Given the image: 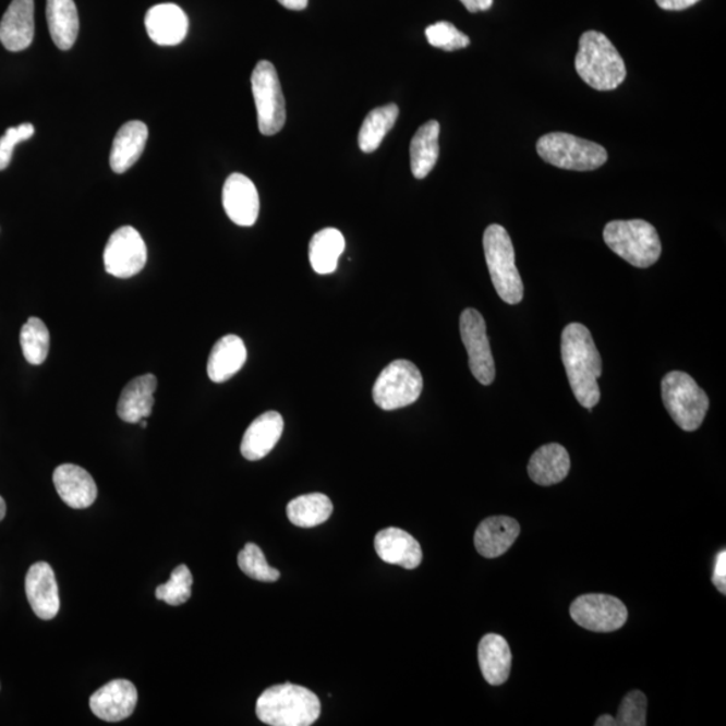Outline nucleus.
I'll list each match as a JSON object with an SVG mask.
<instances>
[{"label": "nucleus", "instance_id": "f704fd0d", "mask_svg": "<svg viewBox=\"0 0 726 726\" xmlns=\"http://www.w3.org/2000/svg\"><path fill=\"white\" fill-rule=\"evenodd\" d=\"M426 39L437 49L453 51L470 45V38L449 22H437L426 27Z\"/></svg>", "mask_w": 726, "mask_h": 726}, {"label": "nucleus", "instance_id": "37998d69", "mask_svg": "<svg viewBox=\"0 0 726 726\" xmlns=\"http://www.w3.org/2000/svg\"><path fill=\"white\" fill-rule=\"evenodd\" d=\"M5 511H8V507H5L4 499L0 497V522L3 521V518L5 517Z\"/></svg>", "mask_w": 726, "mask_h": 726}, {"label": "nucleus", "instance_id": "0eeeda50", "mask_svg": "<svg viewBox=\"0 0 726 726\" xmlns=\"http://www.w3.org/2000/svg\"><path fill=\"white\" fill-rule=\"evenodd\" d=\"M662 399L674 423L686 432H694L704 423L709 397L693 377L683 372L666 374L662 382Z\"/></svg>", "mask_w": 726, "mask_h": 726}, {"label": "nucleus", "instance_id": "f257e3e1", "mask_svg": "<svg viewBox=\"0 0 726 726\" xmlns=\"http://www.w3.org/2000/svg\"><path fill=\"white\" fill-rule=\"evenodd\" d=\"M561 356L576 399L588 409L601 401L597 379L603 362L590 330L581 323H570L561 336Z\"/></svg>", "mask_w": 726, "mask_h": 726}, {"label": "nucleus", "instance_id": "dca6fc26", "mask_svg": "<svg viewBox=\"0 0 726 726\" xmlns=\"http://www.w3.org/2000/svg\"><path fill=\"white\" fill-rule=\"evenodd\" d=\"M149 38L159 46H177L183 43L189 32L186 13L174 3L154 5L144 16Z\"/></svg>", "mask_w": 726, "mask_h": 726}, {"label": "nucleus", "instance_id": "4be33fe9", "mask_svg": "<svg viewBox=\"0 0 726 726\" xmlns=\"http://www.w3.org/2000/svg\"><path fill=\"white\" fill-rule=\"evenodd\" d=\"M158 379L154 374H144L126 384L118 402V414L125 423L135 424L153 413L154 395Z\"/></svg>", "mask_w": 726, "mask_h": 726}, {"label": "nucleus", "instance_id": "7ed1b4c3", "mask_svg": "<svg viewBox=\"0 0 726 726\" xmlns=\"http://www.w3.org/2000/svg\"><path fill=\"white\" fill-rule=\"evenodd\" d=\"M576 72L591 88L607 92L618 88L627 76L625 60L604 34L585 32L579 40Z\"/></svg>", "mask_w": 726, "mask_h": 726}, {"label": "nucleus", "instance_id": "79ce46f5", "mask_svg": "<svg viewBox=\"0 0 726 726\" xmlns=\"http://www.w3.org/2000/svg\"><path fill=\"white\" fill-rule=\"evenodd\" d=\"M595 725L596 726H618V724H616L615 717L609 716V714H603L602 717H598Z\"/></svg>", "mask_w": 726, "mask_h": 726}, {"label": "nucleus", "instance_id": "e433bc0d", "mask_svg": "<svg viewBox=\"0 0 726 726\" xmlns=\"http://www.w3.org/2000/svg\"><path fill=\"white\" fill-rule=\"evenodd\" d=\"M34 132H36V129L31 123L11 126L4 132V135L0 137V171L8 169L10 166L16 144L32 140Z\"/></svg>", "mask_w": 726, "mask_h": 726}, {"label": "nucleus", "instance_id": "ddd939ff", "mask_svg": "<svg viewBox=\"0 0 726 726\" xmlns=\"http://www.w3.org/2000/svg\"><path fill=\"white\" fill-rule=\"evenodd\" d=\"M136 704L137 690L126 679H114L104 685L89 700L95 716L107 723H119L131 717Z\"/></svg>", "mask_w": 726, "mask_h": 726}, {"label": "nucleus", "instance_id": "2f4dec72", "mask_svg": "<svg viewBox=\"0 0 726 726\" xmlns=\"http://www.w3.org/2000/svg\"><path fill=\"white\" fill-rule=\"evenodd\" d=\"M23 356L31 365H43L50 350V332L39 318H28L21 330Z\"/></svg>", "mask_w": 726, "mask_h": 726}, {"label": "nucleus", "instance_id": "b1692460", "mask_svg": "<svg viewBox=\"0 0 726 726\" xmlns=\"http://www.w3.org/2000/svg\"><path fill=\"white\" fill-rule=\"evenodd\" d=\"M569 470V453L557 443L539 448L530 458L528 465L529 476L540 486H553L562 482L568 476Z\"/></svg>", "mask_w": 726, "mask_h": 726}, {"label": "nucleus", "instance_id": "393cba45", "mask_svg": "<svg viewBox=\"0 0 726 726\" xmlns=\"http://www.w3.org/2000/svg\"><path fill=\"white\" fill-rule=\"evenodd\" d=\"M481 671L489 685H504L510 677L512 655L509 643L497 633H487L477 648Z\"/></svg>", "mask_w": 726, "mask_h": 726}, {"label": "nucleus", "instance_id": "f3484780", "mask_svg": "<svg viewBox=\"0 0 726 726\" xmlns=\"http://www.w3.org/2000/svg\"><path fill=\"white\" fill-rule=\"evenodd\" d=\"M34 0H13L0 21V43L9 51H22L33 44Z\"/></svg>", "mask_w": 726, "mask_h": 726}, {"label": "nucleus", "instance_id": "1a4fd4ad", "mask_svg": "<svg viewBox=\"0 0 726 726\" xmlns=\"http://www.w3.org/2000/svg\"><path fill=\"white\" fill-rule=\"evenodd\" d=\"M252 94L257 111L258 130L265 136L278 134L286 124V100L278 72L269 61H261L252 73Z\"/></svg>", "mask_w": 726, "mask_h": 726}, {"label": "nucleus", "instance_id": "a878e982", "mask_svg": "<svg viewBox=\"0 0 726 726\" xmlns=\"http://www.w3.org/2000/svg\"><path fill=\"white\" fill-rule=\"evenodd\" d=\"M246 361L245 343L238 336L223 337L213 348L207 361V376L213 383L222 384L238 374Z\"/></svg>", "mask_w": 726, "mask_h": 726}, {"label": "nucleus", "instance_id": "a19ab883", "mask_svg": "<svg viewBox=\"0 0 726 726\" xmlns=\"http://www.w3.org/2000/svg\"><path fill=\"white\" fill-rule=\"evenodd\" d=\"M278 2L288 10L302 11L307 8L308 0H278Z\"/></svg>", "mask_w": 726, "mask_h": 726}, {"label": "nucleus", "instance_id": "58836bf2", "mask_svg": "<svg viewBox=\"0 0 726 726\" xmlns=\"http://www.w3.org/2000/svg\"><path fill=\"white\" fill-rule=\"evenodd\" d=\"M655 2L661 9L667 11H682L699 3L700 0H655Z\"/></svg>", "mask_w": 726, "mask_h": 726}, {"label": "nucleus", "instance_id": "6ab92c4d", "mask_svg": "<svg viewBox=\"0 0 726 726\" xmlns=\"http://www.w3.org/2000/svg\"><path fill=\"white\" fill-rule=\"evenodd\" d=\"M374 547L383 561L412 570L423 561L422 546L401 529L388 528L377 533Z\"/></svg>", "mask_w": 726, "mask_h": 726}, {"label": "nucleus", "instance_id": "c85d7f7f", "mask_svg": "<svg viewBox=\"0 0 726 726\" xmlns=\"http://www.w3.org/2000/svg\"><path fill=\"white\" fill-rule=\"evenodd\" d=\"M344 245L343 234L338 229H322L310 241L308 257L311 267L319 275L336 273L339 257H341L344 251Z\"/></svg>", "mask_w": 726, "mask_h": 726}, {"label": "nucleus", "instance_id": "f8f14e48", "mask_svg": "<svg viewBox=\"0 0 726 726\" xmlns=\"http://www.w3.org/2000/svg\"><path fill=\"white\" fill-rule=\"evenodd\" d=\"M460 336L469 354L471 373L482 385H492L495 379V362L489 348L486 320L480 311H463L460 315Z\"/></svg>", "mask_w": 726, "mask_h": 726}, {"label": "nucleus", "instance_id": "9d476101", "mask_svg": "<svg viewBox=\"0 0 726 726\" xmlns=\"http://www.w3.org/2000/svg\"><path fill=\"white\" fill-rule=\"evenodd\" d=\"M570 616L580 627L593 632H614L626 625L628 610L618 597L590 593L570 604Z\"/></svg>", "mask_w": 726, "mask_h": 726}, {"label": "nucleus", "instance_id": "2eb2a0df", "mask_svg": "<svg viewBox=\"0 0 726 726\" xmlns=\"http://www.w3.org/2000/svg\"><path fill=\"white\" fill-rule=\"evenodd\" d=\"M25 588L34 614L43 620L55 619L61 603L53 568L48 562L32 565L26 574Z\"/></svg>", "mask_w": 726, "mask_h": 726}, {"label": "nucleus", "instance_id": "9b49d317", "mask_svg": "<svg viewBox=\"0 0 726 726\" xmlns=\"http://www.w3.org/2000/svg\"><path fill=\"white\" fill-rule=\"evenodd\" d=\"M146 263V242L135 228H119L111 234L104 250V265L109 275L119 279H130L142 273Z\"/></svg>", "mask_w": 726, "mask_h": 726}, {"label": "nucleus", "instance_id": "bb28decb", "mask_svg": "<svg viewBox=\"0 0 726 726\" xmlns=\"http://www.w3.org/2000/svg\"><path fill=\"white\" fill-rule=\"evenodd\" d=\"M46 20L57 48L72 49L80 31L78 11L74 0H46Z\"/></svg>", "mask_w": 726, "mask_h": 726}, {"label": "nucleus", "instance_id": "c9c22d12", "mask_svg": "<svg viewBox=\"0 0 726 726\" xmlns=\"http://www.w3.org/2000/svg\"><path fill=\"white\" fill-rule=\"evenodd\" d=\"M615 719L619 726L648 725V699L642 691L632 690L625 697Z\"/></svg>", "mask_w": 726, "mask_h": 726}, {"label": "nucleus", "instance_id": "c756f323", "mask_svg": "<svg viewBox=\"0 0 726 726\" xmlns=\"http://www.w3.org/2000/svg\"><path fill=\"white\" fill-rule=\"evenodd\" d=\"M334 506L325 494H305L287 505V516L295 527L315 528L331 517Z\"/></svg>", "mask_w": 726, "mask_h": 726}, {"label": "nucleus", "instance_id": "423d86ee", "mask_svg": "<svg viewBox=\"0 0 726 726\" xmlns=\"http://www.w3.org/2000/svg\"><path fill=\"white\" fill-rule=\"evenodd\" d=\"M535 147L546 164L562 170H597L608 160L607 149L601 144L565 132H550L541 136Z\"/></svg>", "mask_w": 726, "mask_h": 726}, {"label": "nucleus", "instance_id": "5701e85b", "mask_svg": "<svg viewBox=\"0 0 726 726\" xmlns=\"http://www.w3.org/2000/svg\"><path fill=\"white\" fill-rule=\"evenodd\" d=\"M148 140V129L143 121H129L118 132L111 149V169L124 174L142 157Z\"/></svg>", "mask_w": 726, "mask_h": 726}, {"label": "nucleus", "instance_id": "f03ea898", "mask_svg": "<svg viewBox=\"0 0 726 726\" xmlns=\"http://www.w3.org/2000/svg\"><path fill=\"white\" fill-rule=\"evenodd\" d=\"M320 700L313 691L293 683L273 686L258 697L256 714L270 726H310L320 717Z\"/></svg>", "mask_w": 726, "mask_h": 726}, {"label": "nucleus", "instance_id": "473e14b6", "mask_svg": "<svg viewBox=\"0 0 726 726\" xmlns=\"http://www.w3.org/2000/svg\"><path fill=\"white\" fill-rule=\"evenodd\" d=\"M193 574L186 565H180L172 570L171 578L155 591L159 601L170 605H181L192 597Z\"/></svg>", "mask_w": 726, "mask_h": 726}, {"label": "nucleus", "instance_id": "72a5a7b5", "mask_svg": "<svg viewBox=\"0 0 726 726\" xmlns=\"http://www.w3.org/2000/svg\"><path fill=\"white\" fill-rule=\"evenodd\" d=\"M239 567L246 576L264 583H274L280 579L278 569L269 567L267 558L256 544H246L239 555Z\"/></svg>", "mask_w": 726, "mask_h": 726}, {"label": "nucleus", "instance_id": "aec40b11", "mask_svg": "<svg viewBox=\"0 0 726 726\" xmlns=\"http://www.w3.org/2000/svg\"><path fill=\"white\" fill-rule=\"evenodd\" d=\"M285 429V420L275 411L265 412L245 431L241 441V453L246 460L256 462L267 457L279 443Z\"/></svg>", "mask_w": 726, "mask_h": 726}, {"label": "nucleus", "instance_id": "cd10ccee", "mask_svg": "<svg viewBox=\"0 0 726 726\" xmlns=\"http://www.w3.org/2000/svg\"><path fill=\"white\" fill-rule=\"evenodd\" d=\"M440 124L436 120L426 121L420 126L411 142V169L418 180H424L439 159Z\"/></svg>", "mask_w": 726, "mask_h": 726}, {"label": "nucleus", "instance_id": "4468645a", "mask_svg": "<svg viewBox=\"0 0 726 726\" xmlns=\"http://www.w3.org/2000/svg\"><path fill=\"white\" fill-rule=\"evenodd\" d=\"M222 205L228 217L239 227H252L261 211V198L250 178L234 172L222 189Z\"/></svg>", "mask_w": 726, "mask_h": 726}, {"label": "nucleus", "instance_id": "7c9ffc66", "mask_svg": "<svg viewBox=\"0 0 726 726\" xmlns=\"http://www.w3.org/2000/svg\"><path fill=\"white\" fill-rule=\"evenodd\" d=\"M399 113L400 109L396 104L373 109L361 125L359 135L361 152L365 154L376 152L388 132L394 129Z\"/></svg>", "mask_w": 726, "mask_h": 726}, {"label": "nucleus", "instance_id": "20e7f679", "mask_svg": "<svg viewBox=\"0 0 726 726\" xmlns=\"http://www.w3.org/2000/svg\"><path fill=\"white\" fill-rule=\"evenodd\" d=\"M483 250L495 291L507 304H520L523 282L516 265L515 245L509 233L498 223L484 230Z\"/></svg>", "mask_w": 726, "mask_h": 726}, {"label": "nucleus", "instance_id": "4c0bfd02", "mask_svg": "<svg viewBox=\"0 0 726 726\" xmlns=\"http://www.w3.org/2000/svg\"><path fill=\"white\" fill-rule=\"evenodd\" d=\"M713 584L717 590L726 595V552H719L714 565Z\"/></svg>", "mask_w": 726, "mask_h": 726}, {"label": "nucleus", "instance_id": "39448f33", "mask_svg": "<svg viewBox=\"0 0 726 726\" xmlns=\"http://www.w3.org/2000/svg\"><path fill=\"white\" fill-rule=\"evenodd\" d=\"M603 235L609 250L633 267L649 268L660 261V234L648 221H610L605 225Z\"/></svg>", "mask_w": 726, "mask_h": 726}, {"label": "nucleus", "instance_id": "a211bd4d", "mask_svg": "<svg viewBox=\"0 0 726 726\" xmlns=\"http://www.w3.org/2000/svg\"><path fill=\"white\" fill-rule=\"evenodd\" d=\"M53 483L60 498L72 509H86L95 504L97 486L94 477L83 467L76 464L57 467Z\"/></svg>", "mask_w": 726, "mask_h": 726}, {"label": "nucleus", "instance_id": "ea45409f", "mask_svg": "<svg viewBox=\"0 0 726 726\" xmlns=\"http://www.w3.org/2000/svg\"><path fill=\"white\" fill-rule=\"evenodd\" d=\"M470 13H480L493 8L494 0H460Z\"/></svg>", "mask_w": 726, "mask_h": 726}, {"label": "nucleus", "instance_id": "6e6552de", "mask_svg": "<svg viewBox=\"0 0 726 726\" xmlns=\"http://www.w3.org/2000/svg\"><path fill=\"white\" fill-rule=\"evenodd\" d=\"M423 376L414 363L397 360L389 363L373 386V400L384 411L412 406L423 391Z\"/></svg>", "mask_w": 726, "mask_h": 726}, {"label": "nucleus", "instance_id": "412c9836", "mask_svg": "<svg viewBox=\"0 0 726 726\" xmlns=\"http://www.w3.org/2000/svg\"><path fill=\"white\" fill-rule=\"evenodd\" d=\"M521 533L520 523L506 516L489 517L475 532V547L481 556L497 558L510 549Z\"/></svg>", "mask_w": 726, "mask_h": 726}]
</instances>
